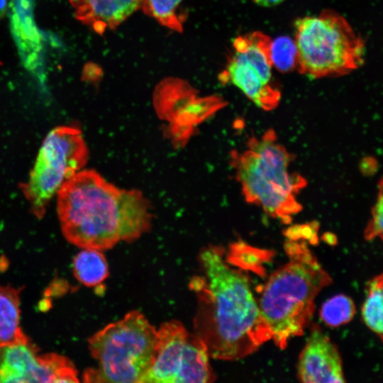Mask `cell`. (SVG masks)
Here are the masks:
<instances>
[{"mask_svg":"<svg viewBox=\"0 0 383 383\" xmlns=\"http://www.w3.org/2000/svg\"><path fill=\"white\" fill-rule=\"evenodd\" d=\"M198 258L201 274L189 282L197 299L194 333L213 359L238 360L251 355L272 333L248 274L228 262L219 246L204 248Z\"/></svg>","mask_w":383,"mask_h":383,"instance_id":"6da1fadb","label":"cell"},{"mask_svg":"<svg viewBox=\"0 0 383 383\" xmlns=\"http://www.w3.org/2000/svg\"><path fill=\"white\" fill-rule=\"evenodd\" d=\"M56 195L62 233L77 247L102 251L133 241L150 228V207L142 193L121 189L94 170L79 171Z\"/></svg>","mask_w":383,"mask_h":383,"instance_id":"7a4b0ae2","label":"cell"},{"mask_svg":"<svg viewBox=\"0 0 383 383\" xmlns=\"http://www.w3.org/2000/svg\"><path fill=\"white\" fill-rule=\"evenodd\" d=\"M284 250L288 261L270 275L257 300L271 340L282 350L291 338L303 335L316 296L332 282L305 240L287 239Z\"/></svg>","mask_w":383,"mask_h":383,"instance_id":"3957f363","label":"cell"},{"mask_svg":"<svg viewBox=\"0 0 383 383\" xmlns=\"http://www.w3.org/2000/svg\"><path fill=\"white\" fill-rule=\"evenodd\" d=\"M157 329L138 311L109 323L88 340L96 367L84 372L94 383H141L156 352Z\"/></svg>","mask_w":383,"mask_h":383,"instance_id":"277c9868","label":"cell"},{"mask_svg":"<svg viewBox=\"0 0 383 383\" xmlns=\"http://www.w3.org/2000/svg\"><path fill=\"white\" fill-rule=\"evenodd\" d=\"M294 40L296 70L310 79L343 76L364 64L363 39L333 10L297 18Z\"/></svg>","mask_w":383,"mask_h":383,"instance_id":"5b68a950","label":"cell"},{"mask_svg":"<svg viewBox=\"0 0 383 383\" xmlns=\"http://www.w3.org/2000/svg\"><path fill=\"white\" fill-rule=\"evenodd\" d=\"M89 151L82 131L61 126L45 138L34 165L21 191L31 212L42 218L62 184L86 165Z\"/></svg>","mask_w":383,"mask_h":383,"instance_id":"8992f818","label":"cell"},{"mask_svg":"<svg viewBox=\"0 0 383 383\" xmlns=\"http://www.w3.org/2000/svg\"><path fill=\"white\" fill-rule=\"evenodd\" d=\"M205 343L177 321L157 329L153 362L141 383H206L215 381Z\"/></svg>","mask_w":383,"mask_h":383,"instance_id":"52a82bcc","label":"cell"},{"mask_svg":"<svg viewBox=\"0 0 383 383\" xmlns=\"http://www.w3.org/2000/svg\"><path fill=\"white\" fill-rule=\"evenodd\" d=\"M271 43L272 39L260 31L235 38L219 77L222 82L233 84L265 111L275 109L281 99V92L272 80Z\"/></svg>","mask_w":383,"mask_h":383,"instance_id":"ba28073f","label":"cell"},{"mask_svg":"<svg viewBox=\"0 0 383 383\" xmlns=\"http://www.w3.org/2000/svg\"><path fill=\"white\" fill-rule=\"evenodd\" d=\"M78 373L66 357L39 354L30 340L0 346V382H77Z\"/></svg>","mask_w":383,"mask_h":383,"instance_id":"9c48e42d","label":"cell"},{"mask_svg":"<svg viewBox=\"0 0 383 383\" xmlns=\"http://www.w3.org/2000/svg\"><path fill=\"white\" fill-rule=\"evenodd\" d=\"M231 164L241 185L247 202L262 208L265 213L282 223L289 224L292 216L302 209L294 194L287 192L260 172L255 154L250 149L231 153Z\"/></svg>","mask_w":383,"mask_h":383,"instance_id":"30bf717a","label":"cell"},{"mask_svg":"<svg viewBox=\"0 0 383 383\" xmlns=\"http://www.w3.org/2000/svg\"><path fill=\"white\" fill-rule=\"evenodd\" d=\"M297 377L304 383L345 382L338 347L317 324H313L299 354Z\"/></svg>","mask_w":383,"mask_h":383,"instance_id":"8fae6325","label":"cell"},{"mask_svg":"<svg viewBox=\"0 0 383 383\" xmlns=\"http://www.w3.org/2000/svg\"><path fill=\"white\" fill-rule=\"evenodd\" d=\"M142 0H70L77 20L98 34L117 28L137 10Z\"/></svg>","mask_w":383,"mask_h":383,"instance_id":"7c38bea8","label":"cell"},{"mask_svg":"<svg viewBox=\"0 0 383 383\" xmlns=\"http://www.w3.org/2000/svg\"><path fill=\"white\" fill-rule=\"evenodd\" d=\"M21 287L0 286V346L30 340L20 325Z\"/></svg>","mask_w":383,"mask_h":383,"instance_id":"4fadbf2b","label":"cell"},{"mask_svg":"<svg viewBox=\"0 0 383 383\" xmlns=\"http://www.w3.org/2000/svg\"><path fill=\"white\" fill-rule=\"evenodd\" d=\"M76 279L87 287L101 284L109 276L106 260L101 250L82 248L73 259Z\"/></svg>","mask_w":383,"mask_h":383,"instance_id":"5bb4252c","label":"cell"},{"mask_svg":"<svg viewBox=\"0 0 383 383\" xmlns=\"http://www.w3.org/2000/svg\"><path fill=\"white\" fill-rule=\"evenodd\" d=\"M382 293L383 275L381 273L368 282L366 298L362 306L364 323L380 340H382L383 337Z\"/></svg>","mask_w":383,"mask_h":383,"instance_id":"9a60e30c","label":"cell"},{"mask_svg":"<svg viewBox=\"0 0 383 383\" xmlns=\"http://www.w3.org/2000/svg\"><path fill=\"white\" fill-rule=\"evenodd\" d=\"M184 0H142L140 9L161 26L172 30H183L184 17L179 9Z\"/></svg>","mask_w":383,"mask_h":383,"instance_id":"2e32d148","label":"cell"},{"mask_svg":"<svg viewBox=\"0 0 383 383\" xmlns=\"http://www.w3.org/2000/svg\"><path fill=\"white\" fill-rule=\"evenodd\" d=\"M355 313L353 299L340 294L327 299L322 304L319 316L326 325L335 328L350 322Z\"/></svg>","mask_w":383,"mask_h":383,"instance_id":"e0dca14e","label":"cell"},{"mask_svg":"<svg viewBox=\"0 0 383 383\" xmlns=\"http://www.w3.org/2000/svg\"><path fill=\"white\" fill-rule=\"evenodd\" d=\"M272 66L281 72L296 69V48L294 40L288 36H279L271 43Z\"/></svg>","mask_w":383,"mask_h":383,"instance_id":"ac0fdd59","label":"cell"},{"mask_svg":"<svg viewBox=\"0 0 383 383\" xmlns=\"http://www.w3.org/2000/svg\"><path fill=\"white\" fill-rule=\"evenodd\" d=\"M265 250L255 248L246 243L239 241L231 244L229 250L226 253V260L231 265L245 271L257 270L261 266L259 260L265 258Z\"/></svg>","mask_w":383,"mask_h":383,"instance_id":"d6986e66","label":"cell"},{"mask_svg":"<svg viewBox=\"0 0 383 383\" xmlns=\"http://www.w3.org/2000/svg\"><path fill=\"white\" fill-rule=\"evenodd\" d=\"M378 194L377 201L372 209V218L364 232L365 239L367 241L376 238L382 239V218H383V200H382V179L378 184Z\"/></svg>","mask_w":383,"mask_h":383,"instance_id":"ffe728a7","label":"cell"},{"mask_svg":"<svg viewBox=\"0 0 383 383\" xmlns=\"http://www.w3.org/2000/svg\"><path fill=\"white\" fill-rule=\"evenodd\" d=\"M318 223L312 221L309 223L291 226L284 233L287 239L306 240L311 243H316L318 241Z\"/></svg>","mask_w":383,"mask_h":383,"instance_id":"44dd1931","label":"cell"},{"mask_svg":"<svg viewBox=\"0 0 383 383\" xmlns=\"http://www.w3.org/2000/svg\"><path fill=\"white\" fill-rule=\"evenodd\" d=\"M377 169V162L372 157H366L360 162V171L365 175L374 174Z\"/></svg>","mask_w":383,"mask_h":383,"instance_id":"7402d4cb","label":"cell"},{"mask_svg":"<svg viewBox=\"0 0 383 383\" xmlns=\"http://www.w3.org/2000/svg\"><path fill=\"white\" fill-rule=\"evenodd\" d=\"M255 4L262 7H272L277 6L284 0H252Z\"/></svg>","mask_w":383,"mask_h":383,"instance_id":"603a6c76","label":"cell"},{"mask_svg":"<svg viewBox=\"0 0 383 383\" xmlns=\"http://www.w3.org/2000/svg\"><path fill=\"white\" fill-rule=\"evenodd\" d=\"M7 7L6 0H0V18L5 14Z\"/></svg>","mask_w":383,"mask_h":383,"instance_id":"cb8c5ba5","label":"cell"}]
</instances>
